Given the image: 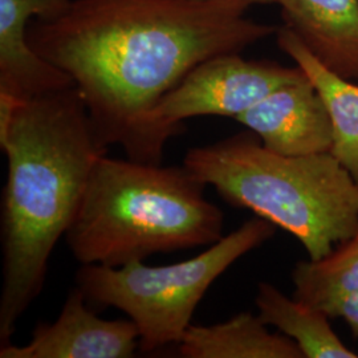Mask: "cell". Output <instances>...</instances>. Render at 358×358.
<instances>
[{"label":"cell","mask_w":358,"mask_h":358,"mask_svg":"<svg viewBox=\"0 0 358 358\" xmlns=\"http://www.w3.org/2000/svg\"><path fill=\"white\" fill-rule=\"evenodd\" d=\"M276 229L263 217H252L202 254L170 266L83 264L77 287L90 306L127 313L138 328L142 352L179 344L211 284L236 260L272 239Z\"/></svg>","instance_id":"5"},{"label":"cell","mask_w":358,"mask_h":358,"mask_svg":"<svg viewBox=\"0 0 358 358\" xmlns=\"http://www.w3.org/2000/svg\"><path fill=\"white\" fill-rule=\"evenodd\" d=\"M278 44L307 75L320 93L333 129L331 153L345 167L358 185V83L337 75L308 50L292 29L276 32Z\"/></svg>","instance_id":"11"},{"label":"cell","mask_w":358,"mask_h":358,"mask_svg":"<svg viewBox=\"0 0 358 358\" xmlns=\"http://www.w3.org/2000/svg\"><path fill=\"white\" fill-rule=\"evenodd\" d=\"M3 192L0 341L38 297L48 262L65 236L96 161L108 152L75 87L20 101L7 134Z\"/></svg>","instance_id":"2"},{"label":"cell","mask_w":358,"mask_h":358,"mask_svg":"<svg viewBox=\"0 0 358 358\" xmlns=\"http://www.w3.org/2000/svg\"><path fill=\"white\" fill-rule=\"evenodd\" d=\"M250 312L215 325H190L179 343L186 358H304L294 340Z\"/></svg>","instance_id":"12"},{"label":"cell","mask_w":358,"mask_h":358,"mask_svg":"<svg viewBox=\"0 0 358 358\" xmlns=\"http://www.w3.org/2000/svg\"><path fill=\"white\" fill-rule=\"evenodd\" d=\"M189 1H239L245 4H269V3H278V0H189Z\"/></svg>","instance_id":"15"},{"label":"cell","mask_w":358,"mask_h":358,"mask_svg":"<svg viewBox=\"0 0 358 358\" xmlns=\"http://www.w3.org/2000/svg\"><path fill=\"white\" fill-rule=\"evenodd\" d=\"M255 304L260 319L294 340L304 358H358L333 331L329 317L282 294L269 282H259Z\"/></svg>","instance_id":"13"},{"label":"cell","mask_w":358,"mask_h":358,"mask_svg":"<svg viewBox=\"0 0 358 358\" xmlns=\"http://www.w3.org/2000/svg\"><path fill=\"white\" fill-rule=\"evenodd\" d=\"M296 65L244 60L239 53L207 59L155 103L142 125L138 162L161 164L166 142L199 115L236 118L273 90L306 78Z\"/></svg>","instance_id":"6"},{"label":"cell","mask_w":358,"mask_h":358,"mask_svg":"<svg viewBox=\"0 0 358 358\" xmlns=\"http://www.w3.org/2000/svg\"><path fill=\"white\" fill-rule=\"evenodd\" d=\"M294 297L329 319L358 296V232L329 255L299 262L292 269Z\"/></svg>","instance_id":"14"},{"label":"cell","mask_w":358,"mask_h":358,"mask_svg":"<svg viewBox=\"0 0 358 358\" xmlns=\"http://www.w3.org/2000/svg\"><path fill=\"white\" fill-rule=\"evenodd\" d=\"M206 185L183 166L101 155L65 242L81 264L121 267L158 252L210 247L223 238L224 217L203 195Z\"/></svg>","instance_id":"3"},{"label":"cell","mask_w":358,"mask_h":358,"mask_svg":"<svg viewBox=\"0 0 358 358\" xmlns=\"http://www.w3.org/2000/svg\"><path fill=\"white\" fill-rule=\"evenodd\" d=\"M239 1L73 0L26 27L28 45L72 77L105 148L137 161L146 115L192 68L241 53L278 28Z\"/></svg>","instance_id":"1"},{"label":"cell","mask_w":358,"mask_h":358,"mask_svg":"<svg viewBox=\"0 0 358 358\" xmlns=\"http://www.w3.org/2000/svg\"><path fill=\"white\" fill-rule=\"evenodd\" d=\"M285 26L322 64L358 83V0H278Z\"/></svg>","instance_id":"10"},{"label":"cell","mask_w":358,"mask_h":358,"mask_svg":"<svg viewBox=\"0 0 358 358\" xmlns=\"http://www.w3.org/2000/svg\"><path fill=\"white\" fill-rule=\"evenodd\" d=\"M137 348V325L100 319L77 287L68 294L57 320L40 322L27 345L1 344L0 358H128Z\"/></svg>","instance_id":"7"},{"label":"cell","mask_w":358,"mask_h":358,"mask_svg":"<svg viewBox=\"0 0 358 358\" xmlns=\"http://www.w3.org/2000/svg\"><path fill=\"white\" fill-rule=\"evenodd\" d=\"M235 121L254 131L273 153L306 157L332 152V122L308 77L273 90Z\"/></svg>","instance_id":"8"},{"label":"cell","mask_w":358,"mask_h":358,"mask_svg":"<svg viewBox=\"0 0 358 358\" xmlns=\"http://www.w3.org/2000/svg\"><path fill=\"white\" fill-rule=\"evenodd\" d=\"M73 0H0V93L20 101L75 87L72 77L44 60L26 38L31 16L53 19Z\"/></svg>","instance_id":"9"},{"label":"cell","mask_w":358,"mask_h":358,"mask_svg":"<svg viewBox=\"0 0 358 358\" xmlns=\"http://www.w3.org/2000/svg\"><path fill=\"white\" fill-rule=\"evenodd\" d=\"M183 166L229 205L289 232L312 260L358 232V185L332 153H273L247 130L192 148Z\"/></svg>","instance_id":"4"}]
</instances>
